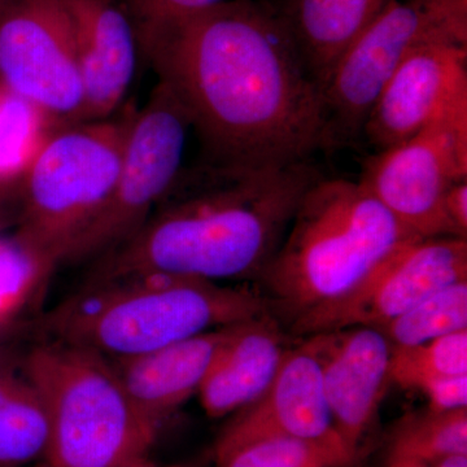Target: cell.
<instances>
[{"mask_svg": "<svg viewBox=\"0 0 467 467\" xmlns=\"http://www.w3.org/2000/svg\"><path fill=\"white\" fill-rule=\"evenodd\" d=\"M410 389L425 396L427 408L431 410L467 408V376L423 378L417 380Z\"/></svg>", "mask_w": 467, "mask_h": 467, "instance_id": "27", "label": "cell"}, {"mask_svg": "<svg viewBox=\"0 0 467 467\" xmlns=\"http://www.w3.org/2000/svg\"><path fill=\"white\" fill-rule=\"evenodd\" d=\"M431 467H467V456H451L438 461Z\"/></svg>", "mask_w": 467, "mask_h": 467, "instance_id": "30", "label": "cell"}, {"mask_svg": "<svg viewBox=\"0 0 467 467\" xmlns=\"http://www.w3.org/2000/svg\"><path fill=\"white\" fill-rule=\"evenodd\" d=\"M467 180V103L367 159L358 182L420 238L451 236L442 198ZM453 238V236H451Z\"/></svg>", "mask_w": 467, "mask_h": 467, "instance_id": "9", "label": "cell"}, {"mask_svg": "<svg viewBox=\"0 0 467 467\" xmlns=\"http://www.w3.org/2000/svg\"><path fill=\"white\" fill-rule=\"evenodd\" d=\"M85 90L82 122L119 110L137 70V34L119 0H66Z\"/></svg>", "mask_w": 467, "mask_h": 467, "instance_id": "15", "label": "cell"}, {"mask_svg": "<svg viewBox=\"0 0 467 467\" xmlns=\"http://www.w3.org/2000/svg\"><path fill=\"white\" fill-rule=\"evenodd\" d=\"M451 456H467V408L409 413L398 420L389 441V460L427 465Z\"/></svg>", "mask_w": 467, "mask_h": 467, "instance_id": "20", "label": "cell"}, {"mask_svg": "<svg viewBox=\"0 0 467 467\" xmlns=\"http://www.w3.org/2000/svg\"><path fill=\"white\" fill-rule=\"evenodd\" d=\"M467 46V0H389L335 66L321 92L325 150L349 146L384 86L414 48Z\"/></svg>", "mask_w": 467, "mask_h": 467, "instance_id": "7", "label": "cell"}, {"mask_svg": "<svg viewBox=\"0 0 467 467\" xmlns=\"http://www.w3.org/2000/svg\"><path fill=\"white\" fill-rule=\"evenodd\" d=\"M420 238L359 182L318 180L301 199L259 281L272 313L294 319L340 296L389 252Z\"/></svg>", "mask_w": 467, "mask_h": 467, "instance_id": "4", "label": "cell"}, {"mask_svg": "<svg viewBox=\"0 0 467 467\" xmlns=\"http://www.w3.org/2000/svg\"><path fill=\"white\" fill-rule=\"evenodd\" d=\"M467 279V239L416 238L399 245L340 296L292 319L296 337L378 327L399 317L430 294Z\"/></svg>", "mask_w": 467, "mask_h": 467, "instance_id": "11", "label": "cell"}, {"mask_svg": "<svg viewBox=\"0 0 467 467\" xmlns=\"http://www.w3.org/2000/svg\"><path fill=\"white\" fill-rule=\"evenodd\" d=\"M57 264L16 232L0 235V325L16 317Z\"/></svg>", "mask_w": 467, "mask_h": 467, "instance_id": "24", "label": "cell"}, {"mask_svg": "<svg viewBox=\"0 0 467 467\" xmlns=\"http://www.w3.org/2000/svg\"><path fill=\"white\" fill-rule=\"evenodd\" d=\"M290 348L273 313L234 325L199 389L207 416H229L257 400Z\"/></svg>", "mask_w": 467, "mask_h": 467, "instance_id": "16", "label": "cell"}, {"mask_svg": "<svg viewBox=\"0 0 467 467\" xmlns=\"http://www.w3.org/2000/svg\"><path fill=\"white\" fill-rule=\"evenodd\" d=\"M138 45L186 110L202 164L287 167L325 150L321 92L269 2L229 0Z\"/></svg>", "mask_w": 467, "mask_h": 467, "instance_id": "1", "label": "cell"}, {"mask_svg": "<svg viewBox=\"0 0 467 467\" xmlns=\"http://www.w3.org/2000/svg\"><path fill=\"white\" fill-rule=\"evenodd\" d=\"M54 121L20 95L0 85V186L18 187Z\"/></svg>", "mask_w": 467, "mask_h": 467, "instance_id": "21", "label": "cell"}, {"mask_svg": "<svg viewBox=\"0 0 467 467\" xmlns=\"http://www.w3.org/2000/svg\"><path fill=\"white\" fill-rule=\"evenodd\" d=\"M159 467V466H158ZM168 467H181V466H168Z\"/></svg>", "mask_w": 467, "mask_h": 467, "instance_id": "35", "label": "cell"}, {"mask_svg": "<svg viewBox=\"0 0 467 467\" xmlns=\"http://www.w3.org/2000/svg\"><path fill=\"white\" fill-rule=\"evenodd\" d=\"M467 376V330L444 335L416 346H392L389 380L410 389L430 377Z\"/></svg>", "mask_w": 467, "mask_h": 467, "instance_id": "25", "label": "cell"}, {"mask_svg": "<svg viewBox=\"0 0 467 467\" xmlns=\"http://www.w3.org/2000/svg\"><path fill=\"white\" fill-rule=\"evenodd\" d=\"M392 346H416L467 330V279L439 288L399 317L378 326Z\"/></svg>", "mask_w": 467, "mask_h": 467, "instance_id": "22", "label": "cell"}, {"mask_svg": "<svg viewBox=\"0 0 467 467\" xmlns=\"http://www.w3.org/2000/svg\"><path fill=\"white\" fill-rule=\"evenodd\" d=\"M137 112L57 128L21 180L17 233L57 265L115 189Z\"/></svg>", "mask_w": 467, "mask_h": 467, "instance_id": "6", "label": "cell"}, {"mask_svg": "<svg viewBox=\"0 0 467 467\" xmlns=\"http://www.w3.org/2000/svg\"><path fill=\"white\" fill-rule=\"evenodd\" d=\"M301 339L317 359L335 432L350 460H358L361 442L376 422L391 384V343L379 330L367 326Z\"/></svg>", "mask_w": 467, "mask_h": 467, "instance_id": "12", "label": "cell"}, {"mask_svg": "<svg viewBox=\"0 0 467 467\" xmlns=\"http://www.w3.org/2000/svg\"><path fill=\"white\" fill-rule=\"evenodd\" d=\"M229 0H119L133 23L138 42L175 18L214 7Z\"/></svg>", "mask_w": 467, "mask_h": 467, "instance_id": "26", "label": "cell"}, {"mask_svg": "<svg viewBox=\"0 0 467 467\" xmlns=\"http://www.w3.org/2000/svg\"><path fill=\"white\" fill-rule=\"evenodd\" d=\"M192 129L180 101L159 82L135 116L115 189L98 216L70 245L64 263L98 259L147 223L183 171L184 149Z\"/></svg>", "mask_w": 467, "mask_h": 467, "instance_id": "8", "label": "cell"}, {"mask_svg": "<svg viewBox=\"0 0 467 467\" xmlns=\"http://www.w3.org/2000/svg\"><path fill=\"white\" fill-rule=\"evenodd\" d=\"M387 467H431V466L427 465V463L420 462V461L398 459V460H389V463H387Z\"/></svg>", "mask_w": 467, "mask_h": 467, "instance_id": "31", "label": "cell"}, {"mask_svg": "<svg viewBox=\"0 0 467 467\" xmlns=\"http://www.w3.org/2000/svg\"><path fill=\"white\" fill-rule=\"evenodd\" d=\"M233 326L195 335L143 355L113 359L117 374L138 410L160 426L184 402L198 395Z\"/></svg>", "mask_w": 467, "mask_h": 467, "instance_id": "17", "label": "cell"}, {"mask_svg": "<svg viewBox=\"0 0 467 467\" xmlns=\"http://www.w3.org/2000/svg\"><path fill=\"white\" fill-rule=\"evenodd\" d=\"M272 313L259 291L204 279L138 275L86 282L45 318L50 340L107 358L143 355Z\"/></svg>", "mask_w": 467, "mask_h": 467, "instance_id": "3", "label": "cell"}, {"mask_svg": "<svg viewBox=\"0 0 467 467\" xmlns=\"http://www.w3.org/2000/svg\"><path fill=\"white\" fill-rule=\"evenodd\" d=\"M442 213L451 236L467 239V180L454 183L445 192Z\"/></svg>", "mask_w": 467, "mask_h": 467, "instance_id": "28", "label": "cell"}, {"mask_svg": "<svg viewBox=\"0 0 467 467\" xmlns=\"http://www.w3.org/2000/svg\"><path fill=\"white\" fill-rule=\"evenodd\" d=\"M389 0H275L269 2L290 34L304 69L319 92L340 57Z\"/></svg>", "mask_w": 467, "mask_h": 467, "instance_id": "18", "label": "cell"}, {"mask_svg": "<svg viewBox=\"0 0 467 467\" xmlns=\"http://www.w3.org/2000/svg\"><path fill=\"white\" fill-rule=\"evenodd\" d=\"M48 425L41 398L27 379L0 358V467L43 461Z\"/></svg>", "mask_w": 467, "mask_h": 467, "instance_id": "19", "label": "cell"}, {"mask_svg": "<svg viewBox=\"0 0 467 467\" xmlns=\"http://www.w3.org/2000/svg\"><path fill=\"white\" fill-rule=\"evenodd\" d=\"M299 340L297 346L287 350L266 391L234 413L235 416L218 438L216 456L245 442L272 436L309 441L339 439L326 402L317 359L308 344Z\"/></svg>", "mask_w": 467, "mask_h": 467, "instance_id": "14", "label": "cell"}, {"mask_svg": "<svg viewBox=\"0 0 467 467\" xmlns=\"http://www.w3.org/2000/svg\"><path fill=\"white\" fill-rule=\"evenodd\" d=\"M0 85L57 128L82 122L84 82L66 0H7L0 8Z\"/></svg>", "mask_w": 467, "mask_h": 467, "instance_id": "10", "label": "cell"}, {"mask_svg": "<svg viewBox=\"0 0 467 467\" xmlns=\"http://www.w3.org/2000/svg\"><path fill=\"white\" fill-rule=\"evenodd\" d=\"M346 467H359V465H358V461H355V462L350 463V465L346 466Z\"/></svg>", "mask_w": 467, "mask_h": 467, "instance_id": "33", "label": "cell"}, {"mask_svg": "<svg viewBox=\"0 0 467 467\" xmlns=\"http://www.w3.org/2000/svg\"><path fill=\"white\" fill-rule=\"evenodd\" d=\"M321 178L310 161L184 168L147 223L95 259L88 282L138 275L257 282L301 199Z\"/></svg>", "mask_w": 467, "mask_h": 467, "instance_id": "2", "label": "cell"}, {"mask_svg": "<svg viewBox=\"0 0 467 467\" xmlns=\"http://www.w3.org/2000/svg\"><path fill=\"white\" fill-rule=\"evenodd\" d=\"M467 103V46L414 48L384 86L362 137L376 152L420 133L448 109Z\"/></svg>", "mask_w": 467, "mask_h": 467, "instance_id": "13", "label": "cell"}, {"mask_svg": "<svg viewBox=\"0 0 467 467\" xmlns=\"http://www.w3.org/2000/svg\"><path fill=\"white\" fill-rule=\"evenodd\" d=\"M36 467H46V466L43 465V463L41 462V463H39L38 466H36ZM119 467H158V466H156L155 463H153L152 461H150L149 459V457H144V459L133 461V462L126 463V465H122V466H119Z\"/></svg>", "mask_w": 467, "mask_h": 467, "instance_id": "32", "label": "cell"}, {"mask_svg": "<svg viewBox=\"0 0 467 467\" xmlns=\"http://www.w3.org/2000/svg\"><path fill=\"white\" fill-rule=\"evenodd\" d=\"M218 467H346L350 460L340 439L309 441L272 436L245 442L216 456Z\"/></svg>", "mask_w": 467, "mask_h": 467, "instance_id": "23", "label": "cell"}, {"mask_svg": "<svg viewBox=\"0 0 467 467\" xmlns=\"http://www.w3.org/2000/svg\"><path fill=\"white\" fill-rule=\"evenodd\" d=\"M5 2H7V0H0V8H2L3 5H5Z\"/></svg>", "mask_w": 467, "mask_h": 467, "instance_id": "34", "label": "cell"}, {"mask_svg": "<svg viewBox=\"0 0 467 467\" xmlns=\"http://www.w3.org/2000/svg\"><path fill=\"white\" fill-rule=\"evenodd\" d=\"M18 187L0 186V229L7 223L12 202H18Z\"/></svg>", "mask_w": 467, "mask_h": 467, "instance_id": "29", "label": "cell"}, {"mask_svg": "<svg viewBox=\"0 0 467 467\" xmlns=\"http://www.w3.org/2000/svg\"><path fill=\"white\" fill-rule=\"evenodd\" d=\"M24 373L48 425L46 467H119L149 457L159 427L138 410L115 365L85 347L48 340Z\"/></svg>", "mask_w": 467, "mask_h": 467, "instance_id": "5", "label": "cell"}]
</instances>
